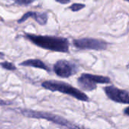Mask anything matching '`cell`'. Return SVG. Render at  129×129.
<instances>
[{"label": "cell", "mask_w": 129, "mask_h": 129, "mask_svg": "<svg viewBox=\"0 0 129 129\" xmlns=\"http://www.w3.org/2000/svg\"><path fill=\"white\" fill-rule=\"evenodd\" d=\"M24 37L33 44L42 49L60 53L70 52V42L65 37L42 36L31 33H25Z\"/></svg>", "instance_id": "obj_1"}, {"label": "cell", "mask_w": 129, "mask_h": 129, "mask_svg": "<svg viewBox=\"0 0 129 129\" xmlns=\"http://www.w3.org/2000/svg\"><path fill=\"white\" fill-rule=\"evenodd\" d=\"M42 87L48 91L52 92H59L68 95L74 99L82 102H88L89 97L82 90L73 85L59 80H45L42 82Z\"/></svg>", "instance_id": "obj_2"}, {"label": "cell", "mask_w": 129, "mask_h": 129, "mask_svg": "<svg viewBox=\"0 0 129 129\" xmlns=\"http://www.w3.org/2000/svg\"><path fill=\"white\" fill-rule=\"evenodd\" d=\"M18 112L22 114L23 116L32 118V119H45L49 122H51L54 124H57L61 127H63L67 129H79V126H77L76 124H73V122H70L67 119L51 113L48 112H44V111H38V110H33L29 109H19Z\"/></svg>", "instance_id": "obj_3"}, {"label": "cell", "mask_w": 129, "mask_h": 129, "mask_svg": "<svg viewBox=\"0 0 129 129\" xmlns=\"http://www.w3.org/2000/svg\"><path fill=\"white\" fill-rule=\"evenodd\" d=\"M110 83L111 79L108 76L88 73H82L77 79V85L79 89L84 92L96 90L98 85H108Z\"/></svg>", "instance_id": "obj_4"}, {"label": "cell", "mask_w": 129, "mask_h": 129, "mask_svg": "<svg viewBox=\"0 0 129 129\" xmlns=\"http://www.w3.org/2000/svg\"><path fill=\"white\" fill-rule=\"evenodd\" d=\"M73 45L79 50H93V51H105L108 48L109 43L101 39L91 37H84L74 39Z\"/></svg>", "instance_id": "obj_5"}, {"label": "cell", "mask_w": 129, "mask_h": 129, "mask_svg": "<svg viewBox=\"0 0 129 129\" xmlns=\"http://www.w3.org/2000/svg\"><path fill=\"white\" fill-rule=\"evenodd\" d=\"M53 71L57 76L62 79H67L76 75L79 71V67L74 61L61 59L54 63Z\"/></svg>", "instance_id": "obj_6"}, {"label": "cell", "mask_w": 129, "mask_h": 129, "mask_svg": "<svg viewBox=\"0 0 129 129\" xmlns=\"http://www.w3.org/2000/svg\"><path fill=\"white\" fill-rule=\"evenodd\" d=\"M104 91L107 98L115 103L129 105V91L119 88L115 85H107Z\"/></svg>", "instance_id": "obj_7"}, {"label": "cell", "mask_w": 129, "mask_h": 129, "mask_svg": "<svg viewBox=\"0 0 129 129\" xmlns=\"http://www.w3.org/2000/svg\"><path fill=\"white\" fill-rule=\"evenodd\" d=\"M33 18L40 25H45L48 21V14L45 12H37V11H28L25 13L18 20V23H21L24 22L28 18Z\"/></svg>", "instance_id": "obj_8"}, {"label": "cell", "mask_w": 129, "mask_h": 129, "mask_svg": "<svg viewBox=\"0 0 129 129\" xmlns=\"http://www.w3.org/2000/svg\"><path fill=\"white\" fill-rule=\"evenodd\" d=\"M19 65L21 67H33V68L40 69L46 72H50L51 70L49 67L40 59H28L20 63Z\"/></svg>", "instance_id": "obj_9"}, {"label": "cell", "mask_w": 129, "mask_h": 129, "mask_svg": "<svg viewBox=\"0 0 129 129\" xmlns=\"http://www.w3.org/2000/svg\"><path fill=\"white\" fill-rule=\"evenodd\" d=\"M0 66L1 67H2L4 70H8V71H15L17 70V67L16 66L11 63V62H8V61H4L0 63Z\"/></svg>", "instance_id": "obj_10"}, {"label": "cell", "mask_w": 129, "mask_h": 129, "mask_svg": "<svg viewBox=\"0 0 129 129\" xmlns=\"http://www.w3.org/2000/svg\"><path fill=\"white\" fill-rule=\"evenodd\" d=\"M85 6H86V5H85V4H82V3H73V4H72V5L69 7V8H70L72 11L76 12V11H80V10L85 8Z\"/></svg>", "instance_id": "obj_11"}, {"label": "cell", "mask_w": 129, "mask_h": 129, "mask_svg": "<svg viewBox=\"0 0 129 129\" xmlns=\"http://www.w3.org/2000/svg\"><path fill=\"white\" fill-rule=\"evenodd\" d=\"M12 1H13L16 5L27 6V5L32 4L35 0H12Z\"/></svg>", "instance_id": "obj_12"}, {"label": "cell", "mask_w": 129, "mask_h": 129, "mask_svg": "<svg viewBox=\"0 0 129 129\" xmlns=\"http://www.w3.org/2000/svg\"><path fill=\"white\" fill-rule=\"evenodd\" d=\"M10 104H11V102H10V101H6L1 100V99H0V107L7 106V105H10Z\"/></svg>", "instance_id": "obj_13"}, {"label": "cell", "mask_w": 129, "mask_h": 129, "mask_svg": "<svg viewBox=\"0 0 129 129\" xmlns=\"http://www.w3.org/2000/svg\"><path fill=\"white\" fill-rule=\"evenodd\" d=\"M55 2H57L60 4H62V5H67L70 2V0H55Z\"/></svg>", "instance_id": "obj_14"}, {"label": "cell", "mask_w": 129, "mask_h": 129, "mask_svg": "<svg viewBox=\"0 0 129 129\" xmlns=\"http://www.w3.org/2000/svg\"><path fill=\"white\" fill-rule=\"evenodd\" d=\"M123 113H124V115H125V116H128L129 117V106L128 107H127L123 110Z\"/></svg>", "instance_id": "obj_15"}, {"label": "cell", "mask_w": 129, "mask_h": 129, "mask_svg": "<svg viewBox=\"0 0 129 129\" xmlns=\"http://www.w3.org/2000/svg\"><path fill=\"white\" fill-rule=\"evenodd\" d=\"M4 57H5V54L2 53V52H0V59L4 58Z\"/></svg>", "instance_id": "obj_16"}, {"label": "cell", "mask_w": 129, "mask_h": 129, "mask_svg": "<svg viewBox=\"0 0 129 129\" xmlns=\"http://www.w3.org/2000/svg\"><path fill=\"white\" fill-rule=\"evenodd\" d=\"M124 1H125V2H128L129 3V0H124Z\"/></svg>", "instance_id": "obj_17"}, {"label": "cell", "mask_w": 129, "mask_h": 129, "mask_svg": "<svg viewBox=\"0 0 129 129\" xmlns=\"http://www.w3.org/2000/svg\"><path fill=\"white\" fill-rule=\"evenodd\" d=\"M128 68H129V63H128Z\"/></svg>", "instance_id": "obj_18"}]
</instances>
